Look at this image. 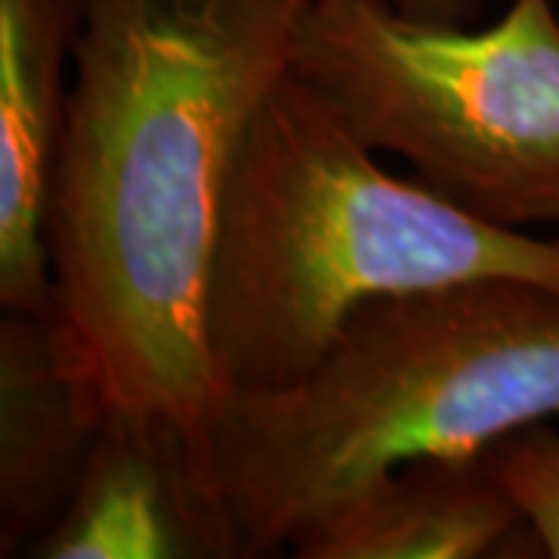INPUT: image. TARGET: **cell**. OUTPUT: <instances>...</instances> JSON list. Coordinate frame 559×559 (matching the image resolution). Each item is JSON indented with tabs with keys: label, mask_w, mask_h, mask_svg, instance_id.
<instances>
[{
	"label": "cell",
	"mask_w": 559,
	"mask_h": 559,
	"mask_svg": "<svg viewBox=\"0 0 559 559\" xmlns=\"http://www.w3.org/2000/svg\"><path fill=\"white\" fill-rule=\"evenodd\" d=\"M305 0H84L47 252L57 314L109 407L205 426V336L242 134L293 66Z\"/></svg>",
	"instance_id": "cell-1"
},
{
	"label": "cell",
	"mask_w": 559,
	"mask_h": 559,
	"mask_svg": "<svg viewBox=\"0 0 559 559\" xmlns=\"http://www.w3.org/2000/svg\"><path fill=\"white\" fill-rule=\"evenodd\" d=\"M559 417V293L473 280L360 305L296 380L224 389L205 441L246 559L364 481Z\"/></svg>",
	"instance_id": "cell-2"
},
{
	"label": "cell",
	"mask_w": 559,
	"mask_h": 559,
	"mask_svg": "<svg viewBox=\"0 0 559 559\" xmlns=\"http://www.w3.org/2000/svg\"><path fill=\"white\" fill-rule=\"evenodd\" d=\"M473 280L559 293V240L389 175L340 106L289 66L249 121L224 193L205 308L221 385L296 380L360 305Z\"/></svg>",
	"instance_id": "cell-3"
},
{
	"label": "cell",
	"mask_w": 559,
	"mask_h": 559,
	"mask_svg": "<svg viewBox=\"0 0 559 559\" xmlns=\"http://www.w3.org/2000/svg\"><path fill=\"white\" fill-rule=\"evenodd\" d=\"M293 72L377 153L476 218L559 227V13L513 0L491 25L305 0Z\"/></svg>",
	"instance_id": "cell-4"
},
{
	"label": "cell",
	"mask_w": 559,
	"mask_h": 559,
	"mask_svg": "<svg viewBox=\"0 0 559 559\" xmlns=\"http://www.w3.org/2000/svg\"><path fill=\"white\" fill-rule=\"evenodd\" d=\"M28 559H246L205 426L109 407L75 495Z\"/></svg>",
	"instance_id": "cell-5"
},
{
	"label": "cell",
	"mask_w": 559,
	"mask_h": 559,
	"mask_svg": "<svg viewBox=\"0 0 559 559\" xmlns=\"http://www.w3.org/2000/svg\"><path fill=\"white\" fill-rule=\"evenodd\" d=\"M109 404L53 311L0 320V557H28L69 507Z\"/></svg>",
	"instance_id": "cell-6"
},
{
	"label": "cell",
	"mask_w": 559,
	"mask_h": 559,
	"mask_svg": "<svg viewBox=\"0 0 559 559\" xmlns=\"http://www.w3.org/2000/svg\"><path fill=\"white\" fill-rule=\"evenodd\" d=\"M84 0H0V308L53 311L50 180Z\"/></svg>",
	"instance_id": "cell-7"
},
{
	"label": "cell",
	"mask_w": 559,
	"mask_h": 559,
	"mask_svg": "<svg viewBox=\"0 0 559 559\" xmlns=\"http://www.w3.org/2000/svg\"><path fill=\"white\" fill-rule=\"evenodd\" d=\"M532 544L520 510L479 457H419L364 481L305 522L299 559H481Z\"/></svg>",
	"instance_id": "cell-8"
},
{
	"label": "cell",
	"mask_w": 559,
	"mask_h": 559,
	"mask_svg": "<svg viewBox=\"0 0 559 559\" xmlns=\"http://www.w3.org/2000/svg\"><path fill=\"white\" fill-rule=\"evenodd\" d=\"M550 423L503 436L479 460L520 510L540 557L559 559V429Z\"/></svg>",
	"instance_id": "cell-9"
},
{
	"label": "cell",
	"mask_w": 559,
	"mask_h": 559,
	"mask_svg": "<svg viewBox=\"0 0 559 559\" xmlns=\"http://www.w3.org/2000/svg\"><path fill=\"white\" fill-rule=\"evenodd\" d=\"M404 16L426 22H451V25H473L479 20L485 0H377Z\"/></svg>",
	"instance_id": "cell-10"
}]
</instances>
